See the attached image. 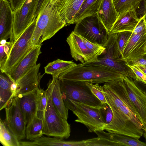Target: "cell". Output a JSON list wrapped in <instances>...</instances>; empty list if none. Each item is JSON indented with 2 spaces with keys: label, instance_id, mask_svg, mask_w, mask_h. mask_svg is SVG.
Instances as JSON below:
<instances>
[{
  "label": "cell",
  "instance_id": "obj_31",
  "mask_svg": "<svg viewBox=\"0 0 146 146\" xmlns=\"http://www.w3.org/2000/svg\"><path fill=\"white\" fill-rule=\"evenodd\" d=\"M48 93V87L45 90L39 88L36 116L43 120L47 103Z\"/></svg>",
  "mask_w": 146,
  "mask_h": 146
},
{
  "label": "cell",
  "instance_id": "obj_7",
  "mask_svg": "<svg viewBox=\"0 0 146 146\" xmlns=\"http://www.w3.org/2000/svg\"><path fill=\"white\" fill-rule=\"evenodd\" d=\"M36 21L37 18L34 19L31 24L14 42L6 62L0 72L9 74L33 48L32 38Z\"/></svg>",
  "mask_w": 146,
  "mask_h": 146
},
{
  "label": "cell",
  "instance_id": "obj_43",
  "mask_svg": "<svg viewBox=\"0 0 146 146\" xmlns=\"http://www.w3.org/2000/svg\"><path fill=\"white\" fill-rule=\"evenodd\" d=\"M135 83L137 87L146 95V84L141 82L139 84L135 82Z\"/></svg>",
  "mask_w": 146,
  "mask_h": 146
},
{
  "label": "cell",
  "instance_id": "obj_28",
  "mask_svg": "<svg viewBox=\"0 0 146 146\" xmlns=\"http://www.w3.org/2000/svg\"><path fill=\"white\" fill-rule=\"evenodd\" d=\"M0 142L4 146H20V141L8 127L4 120H0Z\"/></svg>",
  "mask_w": 146,
  "mask_h": 146
},
{
  "label": "cell",
  "instance_id": "obj_30",
  "mask_svg": "<svg viewBox=\"0 0 146 146\" xmlns=\"http://www.w3.org/2000/svg\"><path fill=\"white\" fill-rule=\"evenodd\" d=\"M143 0H114L113 3L116 10L119 14L131 7L136 10L139 8Z\"/></svg>",
  "mask_w": 146,
  "mask_h": 146
},
{
  "label": "cell",
  "instance_id": "obj_23",
  "mask_svg": "<svg viewBox=\"0 0 146 146\" xmlns=\"http://www.w3.org/2000/svg\"><path fill=\"white\" fill-rule=\"evenodd\" d=\"M15 83L5 73H0V110L5 108L14 97Z\"/></svg>",
  "mask_w": 146,
  "mask_h": 146
},
{
  "label": "cell",
  "instance_id": "obj_39",
  "mask_svg": "<svg viewBox=\"0 0 146 146\" xmlns=\"http://www.w3.org/2000/svg\"><path fill=\"white\" fill-rule=\"evenodd\" d=\"M50 0H38L34 14V19H36L38 14L50 2Z\"/></svg>",
  "mask_w": 146,
  "mask_h": 146
},
{
  "label": "cell",
  "instance_id": "obj_18",
  "mask_svg": "<svg viewBox=\"0 0 146 146\" xmlns=\"http://www.w3.org/2000/svg\"><path fill=\"white\" fill-rule=\"evenodd\" d=\"M41 45L34 46L14 69L7 74L14 82H16L29 70L36 65L38 58L42 53Z\"/></svg>",
  "mask_w": 146,
  "mask_h": 146
},
{
  "label": "cell",
  "instance_id": "obj_12",
  "mask_svg": "<svg viewBox=\"0 0 146 146\" xmlns=\"http://www.w3.org/2000/svg\"><path fill=\"white\" fill-rule=\"evenodd\" d=\"M146 55V29L135 34L132 33L124 48L121 60L129 64Z\"/></svg>",
  "mask_w": 146,
  "mask_h": 146
},
{
  "label": "cell",
  "instance_id": "obj_1",
  "mask_svg": "<svg viewBox=\"0 0 146 146\" xmlns=\"http://www.w3.org/2000/svg\"><path fill=\"white\" fill-rule=\"evenodd\" d=\"M123 79L108 82L103 86L107 103L113 115L111 122L104 130L131 136L139 129H144L129 98Z\"/></svg>",
  "mask_w": 146,
  "mask_h": 146
},
{
  "label": "cell",
  "instance_id": "obj_27",
  "mask_svg": "<svg viewBox=\"0 0 146 146\" xmlns=\"http://www.w3.org/2000/svg\"><path fill=\"white\" fill-rule=\"evenodd\" d=\"M77 64L72 61H66L58 59L49 63L45 67V73L53 77H58Z\"/></svg>",
  "mask_w": 146,
  "mask_h": 146
},
{
  "label": "cell",
  "instance_id": "obj_45",
  "mask_svg": "<svg viewBox=\"0 0 146 146\" xmlns=\"http://www.w3.org/2000/svg\"><path fill=\"white\" fill-rule=\"evenodd\" d=\"M143 2L144 3L143 12L144 14V13L146 10V0H143Z\"/></svg>",
  "mask_w": 146,
  "mask_h": 146
},
{
  "label": "cell",
  "instance_id": "obj_37",
  "mask_svg": "<svg viewBox=\"0 0 146 146\" xmlns=\"http://www.w3.org/2000/svg\"><path fill=\"white\" fill-rule=\"evenodd\" d=\"M80 36L88 47L98 56L101 55L104 51L106 48L105 47L91 42L84 37Z\"/></svg>",
  "mask_w": 146,
  "mask_h": 146
},
{
  "label": "cell",
  "instance_id": "obj_5",
  "mask_svg": "<svg viewBox=\"0 0 146 146\" xmlns=\"http://www.w3.org/2000/svg\"><path fill=\"white\" fill-rule=\"evenodd\" d=\"M63 100L66 107L77 117L75 121L84 125L89 132L104 130L106 124L100 108L92 107L70 100Z\"/></svg>",
  "mask_w": 146,
  "mask_h": 146
},
{
  "label": "cell",
  "instance_id": "obj_33",
  "mask_svg": "<svg viewBox=\"0 0 146 146\" xmlns=\"http://www.w3.org/2000/svg\"><path fill=\"white\" fill-rule=\"evenodd\" d=\"M93 94L101 102L102 104L107 103L103 87L99 84L86 82Z\"/></svg>",
  "mask_w": 146,
  "mask_h": 146
},
{
  "label": "cell",
  "instance_id": "obj_25",
  "mask_svg": "<svg viewBox=\"0 0 146 146\" xmlns=\"http://www.w3.org/2000/svg\"><path fill=\"white\" fill-rule=\"evenodd\" d=\"M53 88L52 99L53 105L58 113L67 120L68 118V109L66 106L62 98L58 77H53Z\"/></svg>",
  "mask_w": 146,
  "mask_h": 146
},
{
  "label": "cell",
  "instance_id": "obj_15",
  "mask_svg": "<svg viewBox=\"0 0 146 146\" xmlns=\"http://www.w3.org/2000/svg\"><path fill=\"white\" fill-rule=\"evenodd\" d=\"M40 66V63L36 64L15 83V90L14 97L39 88L40 80L43 75L39 73Z\"/></svg>",
  "mask_w": 146,
  "mask_h": 146
},
{
  "label": "cell",
  "instance_id": "obj_19",
  "mask_svg": "<svg viewBox=\"0 0 146 146\" xmlns=\"http://www.w3.org/2000/svg\"><path fill=\"white\" fill-rule=\"evenodd\" d=\"M139 20L136 10L131 7L119 14L111 29L110 34L123 32H132Z\"/></svg>",
  "mask_w": 146,
  "mask_h": 146
},
{
  "label": "cell",
  "instance_id": "obj_4",
  "mask_svg": "<svg viewBox=\"0 0 146 146\" xmlns=\"http://www.w3.org/2000/svg\"><path fill=\"white\" fill-rule=\"evenodd\" d=\"M48 97L43 121V135L62 139H67L70 136V126L67 120L58 113L53 104L52 94V81L48 85Z\"/></svg>",
  "mask_w": 146,
  "mask_h": 146
},
{
  "label": "cell",
  "instance_id": "obj_8",
  "mask_svg": "<svg viewBox=\"0 0 146 146\" xmlns=\"http://www.w3.org/2000/svg\"><path fill=\"white\" fill-rule=\"evenodd\" d=\"M75 24L74 33L91 42L104 46L110 34L96 14L86 17Z\"/></svg>",
  "mask_w": 146,
  "mask_h": 146
},
{
  "label": "cell",
  "instance_id": "obj_21",
  "mask_svg": "<svg viewBox=\"0 0 146 146\" xmlns=\"http://www.w3.org/2000/svg\"><path fill=\"white\" fill-rule=\"evenodd\" d=\"M96 15L110 34L111 29L119 15L113 0H102Z\"/></svg>",
  "mask_w": 146,
  "mask_h": 146
},
{
  "label": "cell",
  "instance_id": "obj_3",
  "mask_svg": "<svg viewBox=\"0 0 146 146\" xmlns=\"http://www.w3.org/2000/svg\"><path fill=\"white\" fill-rule=\"evenodd\" d=\"M32 38V46L41 45L66 25L61 19L55 3H49L37 17Z\"/></svg>",
  "mask_w": 146,
  "mask_h": 146
},
{
  "label": "cell",
  "instance_id": "obj_42",
  "mask_svg": "<svg viewBox=\"0 0 146 146\" xmlns=\"http://www.w3.org/2000/svg\"><path fill=\"white\" fill-rule=\"evenodd\" d=\"M132 65H141L146 66V59L143 58L132 61Z\"/></svg>",
  "mask_w": 146,
  "mask_h": 146
},
{
  "label": "cell",
  "instance_id": "obj_40",
  "mask_svg": "<svg viewBox=\"0 0 146 146\" xmlns=\"http://www.w3.org/2000/svg\"><path fill=\"white\" fill-rule=\"evenodd\" d=\"M146 29V25L144 16L139 18V21L132 33L137 34Z\"/></svg>",
  "mask_w": 146,
  "mask_h": 146
},
{
  "label": "cell",
  "instance_id": "obj_46",
  "mask_svg": "<svg viewBox=\"0 0 146 146\" xmlns=\"http://www.w3.org/2000/svg\"><path fill=\"white\" fill-rule=\"evenodd\" d=\"M143 137L145 141V143H146V129L144 131L143 133Z\"/></svg>",
  "mask_w": 146,
  "mask_h": 146
},
{
  "label": "cell",
  "instance_id": "obj_44",
  "mask_svg": "<svg viewBox=\"0 0 146 146\" xmlns=\"http://www.w3.org/2000/svg\"><path fill=\"white\" fill-rule=\"evenodd\" d=\"M134 66L142 71L146 75V66L141 65H136Z\"/></svg>",
  "mask_w": 146,
  "mask_h": 146
},
{
  "label": "cell",
  "instance_id": "obj_13",
  "mask_svg": "<svg viewBox=\"0 0 146 146\" xmlns=\"http://www.w3.org/2000/svg\"><path fill=\"white\" fill-rule=\"evenodd\" d=\"M117 33L110 34L104 45L105 50L98 56L96 60L91 64L103 66L114 70L118 69L121 64V56L117 45Z\"/></svg>",
  "mask_w": 146,
  "mask_h": 146
},
{
  "label": "cell",
  "instance_id": "obj_6",
  "mask_svg": "<svg viewBox=\"0 0 146 146\" xmlns=\"http://www.w3.org/2000/svg\"><path fill=\"white\" fill-rule=\"evenodd\" d=\"M59 80L63 100H70L96 108L102 106L101 102L92 93L86 82L61 79Z\"/></svg>",
  "mask_w": 146,
  "mask_h": 146
},
{
  "label": "cell",
  "instance_id": "obj_36",
  "mask_svg": "<svg viewBox=\"0 0 146 146\" xmlns=\"http://www.w3.org/2000/svg\"><path fill=\"white\" fill-rule=\"evenodd\" d=\"M100 109L106 125L109 124L111 122L113 118V113L111 108L108 103H106L102 104Z\"/></svg>",
  "mask_w": 146,
  "mask_h": 146
},
{
  "label": "cell",
  "instance_id": "obj_26",
  "mask_svg": "<svg viewBox=\"0 0 146 146\" xmlns=\"http://www.w3.org/2000/svg\"><path fill=\"white\" fill-rule=\"evenodd\" d=\"M102 0H85L75 16L73 24L83 19L96 14Z\"/></svg>",
  "mask_w": 146,
  "mask_h": 146
},
{
  "label": "cell",
  "instance_id": "obj_14",
  "mask_svg": "<svg viewBox=\"0 0 146 146\" xmlns=\"http://www.w3.org/2000/svg\"><path fill=\"white\" fill-rule=\"evenodd\" d=\"M72 57L82 63H91L96 60L98 56L87 46L81 37L72 31L67 38Z\"/></svg>",
  "mask_w": 146,
  "mask_h": 146
},
{
  "label": "cell",
  "instance_id": "obj_11",
  "mask_svg": "<svg viewBox=\"0 0 146 146\" xmlns=\"http://www.w3.org/2000/svg\"><path fill=\"white\" fill-rule=\"evenodd\" d=\"M123 81L129 98L145 130L146 129V95L130 77L125 76Z\"/></svg>",
  "mask_w": 146,
  "mask_h": 146
},
{
  "label": "cell",
  "instance_id": "obj_10",
  "mask_svg": "<svg viewBox=\"0 0 146 146\" xmlns=\"http://www.w3.org/2000/svg\"><path fill=\"white\" fill-rule=\"evenodd\" d=\"M5 109V123L19 140L24 139L26 137V124L17 97H13Z\"/></svg>",
  "mask_w": 146,
  "mask_h": 146
},
{
  "label": "cell",
  "instance_id": "obj_20",
  "mask_svg": "<svg viewBox=\"0 0 146 146\" xmlns=\"http://www.w3.org/2000/svg\"><path fill=\"white\" fill-rule=\"evenodd\" d=\"M85 0H58L55 3L58 12L66 26L73 24L75 16Z\"/></svg>",
  "mask_w": 146,
  "mask_h": 146
},
{
  "label": "cell",
  "instance_id": "obj_16",
  "mask_svg": "<svg viewBox=\"0 0 146 146\" xmlns=\"http://www.w3.org/2000/svg\"><path fill=\"white\" fill-rule=\"evenodd\" d=\"M13 13L10 2L0 0V40L14 42L13 33Z\"/></svg>",
  "mask_w": 146,
  "mask_h": 146
},
{
  "label": "cell",
  "instance_id": "obj_17",
  "mask_svg": "<svg viewBox=\"0 0 146 146\" xmlns=\"http://www.w3.org/2000/svg\"><path fill=\"white\" fill-rule=\"evenodd\" d=\"M39 88L31 92L18 95L19 106L26 125L36 116Z\"/></svg>",
  "mask_w": 146,
  "mask_h": 146
},
{
  "label": "cell",
  "instance_id": "obj_47",
  "mask_svg": "<svg viewBox=\"0 0 146 146\" xmlns=\"http://www.w3.org/2000/svg\"><path fill=\"white\" fill-rule=\"evenodd\" d=\"M58 0H50V3L52 4L55 3Z\"/></svg>",
  "mask_w": 146,
  "mask_h": 146
},
{
  "label": "cell",
  "instance_id": "obj_32",
  "mask_svg": "<svg viewBox=\"0 0 146 146\" xmlns=\"http://www.w3.org/2000/svg\"><path fill=\"white\" fill-rule=\"evenodd\" d=\"M6 40L0 41V69L3 68L8 58L10 51L13 43L11 42H7Z\"/></svg>",
  "mask_w": 146,
  "mask_h": 146
},
{
  "label": "cell",
  "instance_id": "obj_22",
  "mask_svg": "<svg viewBox=\"0 0 146 146\" xmlns=\"http://www.w3.org/2000/svg\"><path fill=\"white\" fill-rule=\"evenodd\" d=\"M20 146H86L85 140L80 141H66L58 137H42L32 141H20Z\"/></svg>",
  "mask_w": 146,
  "mask_h": 146
},
{
  "label": "cell",
  "instance_id": "obj_41",
  "mask_svg": "<svg viewBox=\"0 0 146 146\" xmlns=\"http://www.w3.org/2000/svg\"><path fill=\"white\" fill-rule=\"evenodd\" d=\"M25 0H11L10 2L13 11H15L21 7Z\"/></svg>",
  "mask_w": 146,
  "mask_h": 146
},
{
  "label": "cell",
  "instance_id": "obj_49",
  "mask_svg": "<svg viewBox=\"0 0 146 146\" xmlns=\"http://www.w3.org/2000/svg\"><path fill=\"white\" fill-rule=\"evenodd\" d=\"M114 0H113V1H114Z\"/></svg>",
  "mask_w": 146,
  "mask_h": 146
},
{
  "label": "cell",
  "instance_id": "obj_24",
  "mask_svg": "<svg viewBox=\"0 0 146 146\" xmlns=\"http://www.w3.org/2000/svg\"><path fill=\"white\" fill-rule=\"evenodd\" d=\"M98 137L104 138L115 142L117 146H146V143L139 139L115 133L106 132L104 130L94 132Z\"/></svg>",
  "mask_w": 146,
  "mask_h": 146
},
{
  "label": "cell",
  "instance_id": "obj_2",
  "mask_svg": "<svg viewBox=\"0 0 146 146\" xmlns=\"http://www.w3.org/2000/svg\"><path fill=\"white\" fill-rule=\"evenodd\" d=\"M124 76L105 67L84 63L76 64L60 74L59 79L94 84L123 79Z\"/></svg>",
  "mask_w": 146,
  "mask_h": 146
},
{
  "label": "cell",
  "instance_id": "obj_9",
  "mask_svg": "<svg viewBox=\"0 0 146 146\" xmlns=\"http://www.w3.org/2000/svg\"><path fill=\"white\" fill-rule=\"evenodd\" d=\"M38 1L25 0L20 7L13 11L14 42L33 21Z\"/></svg>",
  "mask_w": 146,
  "mask_h": 146
},
{
  "label": "cell",
  "instance_id": "obj_38",
  "mask_svg": "<svg viewBox=\"0 0 146 146\" xmlns=\"http://www.w3.org/2000/svg\"><path fill=\"white\" fill-rule=\"evenodd\" d=\"M134 74L135 79L137 81L146 84V75L134 66L130 64L125 63Z\"/></svg>",
  "mask_w": 146,
  "mask_h": 146
},
{
  "label": "cell",
  "instance_id": "obj_48",
  "mask_svg": "<svg viewBox=\"0 0 146 146\" xmlns=\"http://www.w3.org/2000/svg\"><path fill=\"white\" fill-rule=\"evenodd\" d=\"M143 15L144 16V18L146 25V10L144 13Z\"/></svg>",
  "mask_w": 146,
  "mask_h": 146
},
{
  "label": "cell",
  "instance_id": "obj_34",
  "mask_svg": "<svg viewBox=\"0 0 146 146\" xmlns=\"http://www.w3.org/2000/svg\"><path fill=\"white\" fill-rule=\"evenodd\" d=\"M85 140L86 146H117L115 142L99 137Z\"/></svg>",
  "mask_w": 146,
  "mask_h": 146
},
{
  "label": "cell",
  "instance_id": "obj_35",
  "mask_svg": "<svg viewBox=\"0 0 146 146\" xmlns=\"http://www.w3.org/2000/svg\"><path fill=\"white\" fill-rule=\"evenodd\" d=\"M132 33L130 32H123L117 33V44L121 58L124 48Z\"/></svg>",
  "mask_w": 146,
  "mask_h": 146
},
{
  "label": "cell",
  "instance_id": "obj_29",
  "mask_svg": "<svg viewBox=\"0 0 146 146\" xmlns=\"http://www.w3.org/2000/svg\"><path fill=\"white\" fill-rule=\"evenodd\" d=\"M43 120L35 116L31 122L27 125L26 135L27 139L33 141L43 135Z\"/></svg>",
  "mask_w": 146,
  "mask_h": 146
}]
</instances>
